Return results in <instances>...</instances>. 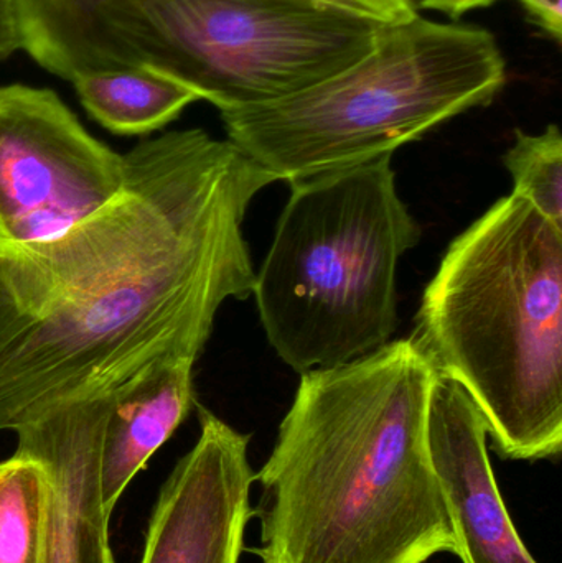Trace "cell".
<instances>
[{
	"instance_id": "cell-9",
	"label": "cell",
	"mask_w": 562,
	"mask_h": 563,
	"mask_svg": "<svg viewBox=\"0 0 562 563\" xmlns=\"http://www.w3.org/2000/svg\"><path fill=\"white\" fill-rule=\"evenodd\" d=\"M487 426L459 384L438 376L428 412V442L441 483L455 555L464 563H538L505 506L487 452Z\"/></svg>"
},
{
	"instance_id": "cell-13",
	"label": "cell",
	"mask_w": 562,
	"mask_h": 563,
	"mask_svg": "<svg viewBox=\"0 0 562 563\" xmlns=\"http://www.w3.org/2000/svg\"><path fill=\"white\" fill-rule=\"evenodd\" d=\"M82 108L118 135H145L201 101L190 86L151 66L92 69L71 79Z\"/></svg>"
},
{
	"instance_id": "cell-3",
	"label": "cell",
	"mask_w": 562,
	"mask_h": 563,
	"mask_svg": "<svg viewBox=\"0 0 562 563\" xmlns=\"http://www.w3.org/2000/svg\"><path fill=\"white\" fill-rule=\"evenodd\" d=\"M412 340L504 459L562 450V228L511 194L445 251Z\"/></svg>"
},
{
	"instance_id": "cell-4",
	"label": "cell",
	"mask_w": 562,
	"mask_h": 563,
	"mask_svg": "<svg viewBox=\"0 0 562 563\" xmlns=\"http://www.w3.org/2000/svg\"><path fill=\"white\" fill-rule=\"evenodd\" d=\"M507 82L494 33L421 13L383 25L352 65L293 95L220 111L228 141L277 178H304L393 155L432 129L487 108Z\"/></svg>"
},
{
	"instance_id": "cell-1",
	"label": "cell",
	"mask_w": 562,
	"mask_h": 563,
	"mask_svg": "<svg viewBox=\"0 0 562 563\" xmlns=\"http://www.w3.org/2000/svg\"><path fill=\"white\" fill-rule=\"evenodd\" d=\"M277 178L203 129L124 154L114 200L32 243L0 241V432L203 353L228 298L253 295L243 234Z\"/></svg>"
},
{
	"instance_id": "cell-8",
	"label": "cell",
	"mask_w": 562,
	"mask_h": 563,
	"mask_svg": "<svg viewBox=\"0 0 562 563\" xmlns=\"http://www.w3.org/2000/svg\"><path fill=\"white\" fill-rule=\"evenodd\" d=\"M198 407L200 437L152 511L141 563H238L253 518L250 435Z\"/></svg>"
},
{
	"instance_id": "cell-14",
	"label": "cell",
	"mask_w": 562,
	"mask_h": 563,
	"mask_svg": "<svg viewBox=\"0 0 562 563\" xmlns=\"http://www.w3.org/2000/svg\"><path fill=\"white\" fill-rule=\"evenodd\" d=\"M49 476L35 456L0 462V563H42Z\"/></svg>"
},
{
	"instance_id": "cell-19",
	"label": "cell",
	"mask_w": 562,
	"mask_h": 563,
	"mask_svg": "<svg viewBox=\"0 0 562 563\" xmlns=\"http://www.w3.org/2000/svg\"><path fill=\"white\" fill-rule=\"evenodd\" d=\"M500 0H409L416 12L421 10H434V12L444 13L449 19L459 20L465 13L474 12L478 9H487Z\"/></svg>"
},
{
	"instance_id": "cell-17",
	"label": "cell",
	"mask_w": 562,
	"mask_h": 563,
	"mask_svg": "<svg viewBox=\"0 0 562 563\" xmlns=\"http://www.w3.org/2000/svg\"><path fill=\"white\" fill-rule=\"evenodd\" d=\"M528 20L557 43L562 38V0H518Z\"/></svg>"
},
{
	"instance_id": "cell-11",
	"label": "cell",
	"mask_w": 562,
	"mask_h": 563,
	"mask_svg": "<svg viewBox=\"0 0 562 563\" xmlns=\"http://www.w3.org/2000/svg\"><path fill=\"white\" fill-rule=\"evenodd\" d=\"M195 363L158 361L109 390L99 443V483L108 516L132 479L197 406Z\"/></svg>"
},
{
	"instance_id": "cell-18",
	"label": "cell",
	"mask_w": 562,
	"mask_h": 563,
	"mask_svg": "<svg viewBox=\"0 0 562 563\" xmlns=\"http://www.w3.org/2000/svg\"><path fill=\"white\" fill-rule=\"evenodd\" d=\"M16 49H23V38L16 20L15 2L0 0V59Z\"/></svg>"
},
{
	"instance_id": "cell-15",
	"label": "cell",
	"mask_w": 562,
	"mask_h": 563,
	"mask_svg": "<svg viewBox=\"0 0 562 563\" xmlns=\"http://www.w3.org/2000/svg\"><path fill=\"white\" fill-rule=\"evenodd\" d=\"M514 177V195L527 200L547 220L562 228V135L557 124L541 134L517 129L504 155Z\"/></svg>"
},
{
	"instance_id": "cell-2",
	"label": "cell",
	"mask_w": 562,
	"mask_h": 563,
	"mask_svg": "<svg viewBox=\"0 0 562 563\" xmlns=\"http://www.w3.org/2000/svg\"><path fill=\"white\" fill-rule=\"evenodd\" d=\"M436 373L412 338L300 374L263 468V563H425L455 554L432 465Z\"/></svg>"
},
{
	"instance_id": "cell-16",
	"label": "cell",
	"mask_w": 562,
	"mask_h": 563,
	"mask_svg": "<svg viewBox=\"0 0 562 563\" xmlns=\"http://www.w3.org/2000/svg\"><path fill=\"white\" fill-rule=\"evenodd\" d=\"M320 9L332 10L375 25H395L418 15L409 0H302Z\"/></svg>"
},
{
	"instance_id": "cell-10",
	"label": "cell",
	"mask_w": 562,
	"mask_h": 563,
	"mask_svg": "<svg viewBox=\"0 0 562 563\" xmlns=\"http://www.w3.org/2000/svg\"><path fill=\"white\" fill-rule=\"evenodd\" d=\"M108 393L78 400L15 430L16 452L49 476L42 563H115L99 483V443Z\"/></svg>"
},
{
	"instance_id": "cell-6",
	"label": "cell",
	"mask_w": 562,
	"mask_h": 563,
	"mask_svg": "<svg viewBox=\"0 0 562 563\" xmlns=\"http://www.w3.org/2000/svg\"><path fill=\"white\" fill-rule=\"evenodd\" d=\"M383 25L302 0H147L142 66L218 111L273 101L352 65Z\"/></svg>"
},
{
	"instance_id": "cell-12",
	"label": "cell",
	"mask_w": 562,
	"mask_h": 563,
	"mask_svg": "<svg viewBox=\"0 0 562 563\" xmlns=\"http://www.w3.org/2000/svg\"><path fill=\"white\" fill-rule=\"evenodd\" d=\"M23 49L59 78L141 66L147 0H13Z\"/></svg>"
},
{
	"instance_id": "cell-5",
	"label": "cell",
	"mask_w": 562,
	"mask_h": 563,
	"mask_svg": "<svg viewBox=\"0 0 562 563\" xmlns=\"http://www.w3.org/2000/svg\"><path fill=\"white\" fill-rule=\"evenodd\" d=\"M392 157L290 184L253 295L267 341L296 373L359 360L398 330L396 273L421 228Z\"/></svg>"
},
{
	"instance_id": "cell-7",
	"label": "cell",
	"mask_w": 562,
	"mask_h": 563,
	"mask_svg": "<svg viewBox=\"0 0 562 563\" xmlns=\"http://www.w3.org/2000/svg\"><path fill=\"white\" fill-rule=\"evenodd\" d=\"M124 154L89 134L49 89L0 86V241L46 240L101 210Z\"/></svg>"
}]
</instances>
